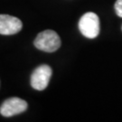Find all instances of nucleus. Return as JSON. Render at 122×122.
<instances>
[{
	"mask_svg": "<svg viewBox=\"0 0 122 122\" xmlns=\"http://www.w3.org/2000/svg\"><path fill=\"white\" fill-rule=\"evenodd\" d=\"M34 44L37 49L45 52H53L61 46V39L56 32L45 30L41 32L34 41Z\"/></svg>",
	"mask_w": 122,
	"mask_h": 122,
	"instance_id": "obj_1",
	"label": "nucleus"
},
{
	"mask_svg": "<svg viewBox=\"0 0 122 122\" xmlns=\"http://www.w3.org/2000/svg\"><path fill=\"white\" fill-rule=\"evenodd\" d=\"M81 33L89 39H94L100 34V25L99 16L93 12L84 14L79 21Z\"/></svg>",
	"mask_w": 122,
	"mask_h": 122,
	"instance_id": "obj_2",
	"label": "nucleus"
},
{
	"mask_svg": "<svg viewBox=\"0 0 122 122\" xmlns=\"http://www.w3.org/2000/svg\"><path fill=\"white\" fill-rule=\"evenodd\" d=\"M52 68L47 64L38 66L31 75V86L37 91H44L48 86L52 77Z\"/></svg>",
	"mask_w": 122,
	"mask_h": 122,
	"instance_id": "obj_3",
	"label": "nucleus"
},
{
	"mask_svg": "<svg viewBox=\"0 0 122 122\" xmlns=\"http://www.w3.org/2000/svg\"><path fill=\"white\" fill-rule=\"evenodd\" d=\"M28 108L25 100L17 97H12L5 100L0 107V113L4 117H12L25 112Z\"/></svg>",
	"mask_w": 122,
	"mask_h": 122,
	"instance_id": "obj_4",
	"label": "nucleus"
},
{
	"mask_svg": "<svg viewBox=\"0 0 122 122\" xmlns=\"http://www.w3.org/2000/svg\"><path fill=\"white\" fill-rule=\"evenodd\" d=\"M23 24L20 19L8 15H0V35H12L22 30Z\"/></svg>",
	"mask_w": 122,
	"mask_h": 122,
	"instance_id": "obj_5",
	"label": "nucleus"
},
{
	"mask_svg": "<svg viewBox=\"0 0 122 122\" xmlns=\"http://www.w3.org/2000/svg\"><path fill=\"white\" fill-rule=\"evenodd\" d=\"M115 12L118 17L122 18V0H117L115 3Z\"/></svg>",
	"mask_w": 122,
	"mask_h": 122,
	"instance_id": "obj_6",
	"label": "nucleus"
},
{
	"mask_svg": "<svg viewBox=\"0 0 122 122\" xmlns=\"http://www.w3.org/2000/svg\"><path fill=\"white\" fill-rule=\"evenodd\" d=\"M121 29H122V26H121Z\"/></svg>",
	"mask_w": 122,
	"mask_h": 122,
	"instance_id": "obj_7",
	"label": "nucleus"
}]
</instances>
